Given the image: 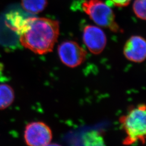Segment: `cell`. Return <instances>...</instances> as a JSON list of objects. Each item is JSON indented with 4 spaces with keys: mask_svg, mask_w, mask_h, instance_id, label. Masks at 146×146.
<instances>
[{
    "mask_svg": "<svg viewBox=\"0 0 146 146\" xmlns=\"http://www.w3.org/2000/svg\"><path fill=\"white\" fill-rule=\"evenodd\" d=\"M58 22L44 17H28L16 29L22 46L35 54L51 52L59 35Z\"/></svg>",
    "mask_w": 146,
    "mask_h": 146,
    "instance_id": "6da1fadb",
    "label": "cell"
},
{
    "mask_svg": "<svg viewBox=\"0 0 146 146\" xmlns=\"http://www.w3.org/2000/svg\"><path fill=\"white\" fill-rule=\"evenodd\" d=\"M120 128L125 133L122 143L131 146L136 143L144 145L146 141V107L144 104L131 107L119 119Z\"/></svg>",
    "mask_w": 146,
    "mask_h": 146,
    "instance_id": "7a4b0ae2",
    "label": "cell"
},
{
    "mask_svg": "<svg viewBox=\"0 0 146 146\" xmlns=\"http://www.w3.org/2000/svg\"><path fill=\"white\" fill-rule=\"evenodd\" d=\"M82 7L98 25L115 33L123 31L115 21L113 11L104 2L101 0H87L82 3Z\"/></svg>",
    "mask_w": 146,
    "mask_h": 146,
    "instance_id": "3957f363",
    "label": "cell"
},
{
    "mask_svg": "<svg viewBox=\"0 0 146 146\" xmlns=\"http://www.w3.org/2000/svg\"><path fill=\"white\" fill-rule=\"evenodd\" d=\"M50 127L42 121H33L27 125L24 139L27 146H46L52 141Z\"/></svg>",
    "mask_w": 146,
    "mask_h": 146,
    "instance_id": "277c9868",
    "label": "cell"
},
{
    "mask_svg": "<svg viewBox=\"0 0 146 146\" xmlns=\"http://www.w3.org/2000/svg\"><path fill=\"white\" fill-rule=\"evenodd\" d=\"M58 54L61 62L70 68H75L84 62L87 52L76 42H63L58 47Z\"/></svg>",
    "mask_w": 146,
    "mask_h": 146,
    "instance_id": "5b68a950",
    "label": "cell"
},
{
    "mask_svg": "<svg viewBox=\"0 0 146 146\" xmlns=\"http://www.w3.org/2000/svg\"><path fill=\"white\" fill-rule=\"evenodd\" d=\"M83 40L89 51L98 55L104 50L107 37L104 31L98 27L88 25L84 28Z\"/></svg>",
    "mask_w": 146,
    "mask_h": 146,
    "instance_id": "8992f818",
    "label": "cell"
},
{
    "mask_svg": "<svg viewBox=\"0 0 146 146\" xmlns=\"http://www.w3.org/2000/svg\"><path fill=\"white\" fill-rule=\"evenodd\" d=\"M146 41L142 37L133 36L125 43L123 53L128 60L141 63L146 58Z\"/></svg>",
    "mask_w": 146,
    "mask_h": 146,
    "instance_id": "52a82bcc",
    "label": "cell"
},
{
    "mask_svg": "<svg viewBox=\"0 0 146 146\" xmlns=\"http://www.w3.org/2000/svg\"><path fill=\"white\" fill-rule=\"evenodd\" d=\"M15 92L10 85L0 84V110H5L13 103Z\"/></svg>",
    "mask_w": 146,
    "mask_h": 146,
    "instance_id": "ba28073f",
    "label": "cell"
},
{
    "mask_svg": "<svg viewBox=\"0 0 146 146\" xmlns=\"http://www.w3.org/2000/svg\"><path fill=\"white\" fill-rule=\"evenodd\" d=\"M48 0H21V5L25 11L31 14H38L47 7Z\"/></svg>",
    "mask_w": 146,
    "mask_h": 146,
    "instance_id": "9c48e42d",
    "label": "cell"
},
{
    "mask_svg": "<svg viewBox=\"0 0 146 146\" xmlns=\"http://www.w3.org/2000/svg\"><path fill=\"white\" fill-rule=\"evenodd\" d=\"M133 11L136 15L141 20H146V0H135Z\"/></svg>",
    "mask_w": 146,
    "mask_h": 146,
    "instance_id": "30bf717a",
    "label": "cell"
},
{
    "mask_svg": "<svg viewBox=\"0 0 146 146\" xmlns=\"http://www.w3.org/2000/svg\"><path fill=\"white\" fill-rule=\"evenodd\" d=\"M110 2L116 7H125L128 5L131 0H110Z\"/></svg>",
    "mask_w": 146,
    "mask_h": 146,
    "instance_id": "8fae6325",
    "label": "cell"
},
{
    "mask_svg": "<svg viewBox=\"0 0 146 146\" xmlns=\"http://www.w3.org/2000/svg\"><path fill=\"white\" fill-rule=\"evenodd\" d=\"M46 146H62V145H60V144H58V143H50L49 144H48V145H47Z\"/></svg>",
    "mask_w": 146,
    "mask_h": 146,
    "instance_id": "7c38bea8",
    "label": "cell"
}]
</instances>
